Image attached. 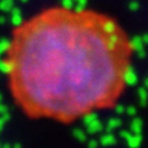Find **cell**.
<instances>
[{
  "mask_svg": "<svg viewBox=\"0 0 148 148\" xmlns=\"http://www.w3.org/2000/svg\"><path fill=\"white\" fill-rule=\"evenodd\" d=\"M133 53V41L112 16L52 7L14 30L4 64L11 95L26 114L71 122L119 101Z\"/></svg>",
  "mask_w": 148,
  "mask_h": 148,
  "instance_id": "6da1fadb",
  "label": "cell"
}]
</instances>
